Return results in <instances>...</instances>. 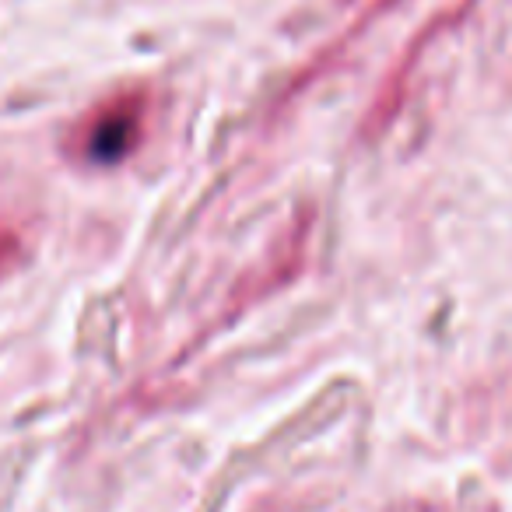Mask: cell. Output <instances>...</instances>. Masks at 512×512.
<instances>
[{
    "label": "cell",
    "instance_id": "obj_1",
    "mask_svg": "<svg viewBox=\"0 0 512 512\" xmlns=\"http://www.w3.org/2000/svg\"><path fill=\"white\" fill-rule=\"evenodd\" d=\"M141 116H144L141 92L113 95V99L95 106L92 113L81 120V127L74 130L71 151L81 162H92V165L120 162V158L134 148L137 130H141Z\"/></svg>",
    "mask_w": 512,
    "mask_h": 512
},
{
    "label": "cell",
    "instance_id": "obj_2",
    "mask_svg": "<svg viewBox=\"0 0 512 512\" xmlns=\"http://www.w3.org/2000/svg\"><path fill=\"white\" fill-rule=\"evenodd\" d=\"M0 246H4V239H0Z\"/></svg>",
    "mask_w": 512,
    "mask_h": 512
}]
</instances>
